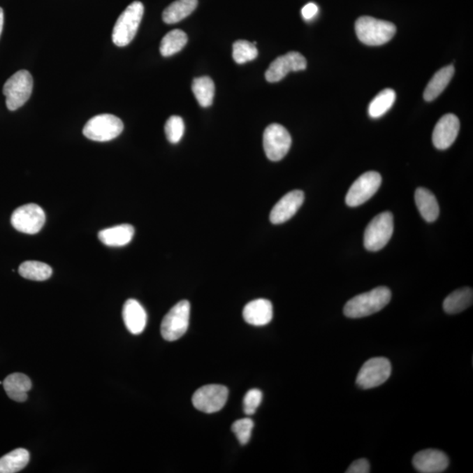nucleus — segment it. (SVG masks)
I'll return each instance as SVG.
<instances>
[{
	"instance_id": "nucleus-11",
	"label": "nucleus",
	"mask_w": 473,
	"mask_h": 473,
	"mask_svg": "<svg viewBox=\"0 0 473 473\" xmlns=\"http://www.w3.org/2000/svg\"><path fill=\"white\" fill-rule=\"evenodd\" d=\"M229 390L222 385H206L196 390L192 397L196 409L207 414L219 412L227 402Z\"/></svg>"
},
{
	"instance_id": "nucleus-34",
	"label": "nucleus",
	"mask_w": 473,
	"mask_h": 473,
	"mask_svg": "<svg viewBox=\"0 0 473 473\" xmlns=\"http://www.w3.org/2000/svg\"><path fill=\"white\" fill-rule=\"evenodd\" d=\"M347 473H368L370 472V464L365 458L358 459L349 466Z\"/></svg>"
},
{
	"instance_id": "nucleus-3",
	"label": "nucleus",
	"mask_w": 473,
	"mask_h": 473,
	"mask_svg": "<svg viewBox=\"0 0 473 473\" xmlns=\"http://www.w3.org/2000/svg\"><path fill=\"white\" fill-rule=\"evenodd\" d=\"M144 15V6L134 1L117 19L112 31V41L117 47H126L136 37Z\"/></svg>"
},
{
	"instance_id": "nucleus-22",
	"label": "nucleus",
	"mask_w": 473,
	"mask_h": 473,
	"mask_svg": "<svg viewBox=\"0 0 473 473\" xmlns=\"http://www.w3.org/2000/svg\"><path fill=\"white\" fill-rule=\"evenodd\" d=\"M454 67L447 66L441 68L431 78L423 93V98L428 102L433 101L441 94L450 84L451 78L454 75Z\"/></svg>"
},
{
	"instance_id": "nucleus-16",
	"label": "nucleus",
	"mask_w": 473,
	"mask_h": 473,
	"mask_svg": "<svg viewBox=\"0 0 473 473\" xmlns=\"http://www.w3.org/2000/svg\"><path fill=\"white\" fill-rule=\"evenodd\" d=\"M413 465L419 472L440 473L447 469L449 458L443 451L428 449L415 455Z\"/></svg>"
},
{
	"instance_id": "nucleus-6",
	"label": "nucleus",
	"mask_w": 473,
	"mask_h": 473,
	"mask_svg": "<svg viewBox=\"0 0 473 473\" xmlns=\"http://www.w3.org/2000/svg\"><path fill=\"white\" fill-rule=\"evenodd\" d=\"M393 233V217L391 212L379 214L369 223L364 234L365 249L377 252L384 248Z\"/></svg>"
},
{
	"instance_id": "nucleus-5",
	"label": "nucleus",
	"mask_w": 473,
	"mask_h": 473,
	"mask_svg": "<svg viewBox=\"0 0 473 473\" xmlns=\"http://www.w3.org/2000/svg\"><path fill=\"white\" fill-rule=\"evenodd\" d=\"M123 130L124 124L119 117L112 114H100L86 123L82 133L89 140L106 143L116 139Z\"/></svg>"
},
{
	"instance_id": "nucleus-18",
	"label": "nucleus",
	"mask_w": 473,
	"mask_h": 473,
	"mask_svg": "<svg viewBox=\"0 0 473 473\" xmlns=\"http://www.w3.org/2000/svg\"><path fill=\"white\" fill-rule=\"evenodd\" d=\"M123 319L127 330L133 335L143 333L147 326L146 310L136 300H127L123 307Z\"/></svg>"
},
{
	"instance_id": "nucleus-12",
	"label": "nucleus",
	"mask_w": 473,
	"mask_h": 473,
	"mask_svg": "<svg viewBox=\"0 0 473 473\" xmlns=\"http://www.w3.org/2000/svg\"><path fill=\"white\" fill-rule=\"evenodd\" d=\"M46 215L44 210L36 203H29L13 212L11 223L15 230L26 234H36L43 227Z\"/></svg>"
},
{
	"instance_id": "nucleus-10",
	"label": "nucleus",
	"mask_w": 473,
	"mask_h": 473,
	"mask_svg": "<svg viewBox=\"0 0 473 473\" xmlns=\"http://www.w3.org/2000/svg\"><path fill=\"white\" fill-rule=\"evenodd\" d=\"M381 175L378 172L369 171L361 175L347 192L345 203L350 207L363 205L372 198L381 187Z\"/></svg>"
},
{
	"instance_id": "nucleus-21",
	"label": "nucleus",
	"mask_w": 473,
	"mask_h": 473,
	"mask_svg": "<svg viewBox=\"0 0 473 473\" xmlns=\"http://www.w3.org/2000/svg\"><path fill=\"white\" fill-rule=\"evenodd\" d=\"M415 200L421 216L427 222L432 223L439 216V205L437 200L429 189L419 188L415 193Z\"/></svg>"
},
{
	"instance_id": "nucleus-19",
	"label": "nucleus",
	"mask_w": 473,
	"mask_h": 473,
	"mask_svg": "<svg viewBox=\"0 0 473 473\" xmlns=\"http://www.w3.org/2000/svg\"><path fill=\"white\" fill-rule=\"evenodd\" d=\"M134 228L129 224H119L99 231V239L107 247L126 246L132 241Z\"/></svg>"
},
{
	"instance_id": "nucleus-30",
	"label": "nucleus",
	"mask_w": 473,
	"mask_h": 473,
	"mask_svg": "<svg viewBox=\"0 0 473 473\" xmlns=\"http://www.w3.org/2000/svg\"><path fill=\"white\" fill-rule=\"evenodd\" d=\"M258 57L256 46L250 41L240 40L233 46V57L238 64H244Z\"/></svg>"
},
{
	"instance_id": "nucleus-28",
	"label": "nucleus",
	"mask_w": 473,
	"mask_h": 473,
	"mask_svg": "<svg viewBox=\"0 0 473 473\" xmlns=\"http://www.w3.org/2000/svg\"><path fill=\"white\" fill-rule=\"evenodd\" d=\"M396 94L392 89H386L372 100L368 107V113L372 119H378L388 112L395 103Z\"/></svg>"
},
{
	"instance_id": "nucleus-14",
	"label": "nucleus",
	"mask_w": 473,
	"mask_h": 473,
	"mask_svg": "<svg viewBox=\"0 0 473 473\" xmlns=\"http://www.w3.org/2000/svg\"><path fill=\"white\" fill-rule=\"evenodd\" d=\"M459 129H460V122L454 114H446L442 117L433 131L434 146L437 150H447L457 139Z\"/></svg>"
},
{
	"instance_id": "nucleus-8",
	"label": "nucleus",
	"mask_w": 473,
	"mask_h": 473,
	"mask_svg": "<svg viewBox=\"0 0 473 473\" xmlns=\"http://www.w3.org/2000/svg\"><path fill=\"white\" fill-rule=\"evenodd\" d=\"M391 372L392 365L388 358H370L362 365L357 376V385L363 389L377 388L388 381Z\"/></svg>"
},
{
	"instance_id": "nucleus-31",
	"label": "nucleus",
	"mask_w": 473,
	"mask_h": 473,
	"mask_svg": "<svg viewBox=\"0 0 473 473\" xmlns=\"http://www.w3.org/2000/svg\"><path fill=\"white\" fill-rule=\"evenodd\" d=\"M185 126L184 120L179 116H171L165 125V133L169 143H178L184 136Z\"/></svg>"
},
{
	"instance_id": "nucleus-15",
	"label": "nucleus",
	"mask_w": 473,
	"mask_h": 473,
	"mask_svg": "<svg viewBox=\"0 0 473 473\" xmlns=\"http://www.w3.org/2000/svg\"><path fill=\"white\" fill-rule=\"evenodd\" d=\"M305 202V193L302 191H293L286 194L276 203L270 213L272 224H279L286 222L296 215Z\"/></svg>"
},
{
	"instance_id": "nucleus-36",
	"label": "nucleus",
	"mask_w": 473,
	"mask_h": 473,
	"mask_svg": "<svg viewBox=\"0 0 473 473\" xmlns=\"http://www.w3.org/2000/svg\"><path fill=\"white\" fill-rule=\"evenodd\" d=\"M3 27H4V11L0 8V36H1Z\"/></svg>"
},
{
	"instance_id": "nucleus-23",
	"label": "nucleus",
	"mask_w": 473,
	"mask_h": 473,
	"mask_svg": "<svg viewBox=\"0 0 473 473\" xmlns=\"http://www.w3.org/2000/svg\"><path fill=\"white\" fill-rule=\"evenodd\" d=\"M198 4V0H176L164 10L162 20L169 25L181 22L195 11Z\"/></svg>"
},
{
	"instance_id": "nucleus-17",
	"label": "nucleus",
	"mask_w": 473,
	"mask_h": 473,
	"mask_svg": "<svg viewBox=\"0 0 473 473\" xmlns=\"http://www.w3.org/2000/svg\"><path fill=\"white\" fill-rule=\"evenodd\" d=\"M272 305L267 299H256L247 303L243 310L245 321L251 326H264L272 319Z\"/></svg>"
},
{
	"instance_id": "nucleus-29",
	"label": "nucleus",
	"mask_w": 473,
	"mask_h": 473,
	"mask_svg": "<svg viewBox=\"0 0 473 473\" xmlns=\"http://www.w3.org/2000/svg\"><path fill=\"white\" fill-rule=\"evenodd\" d=\"M19 272L22 277L31 281L43 282L50 278L53 270L43 262L29 261L20 265Z\"/></svg>"
},
{
	"instance_id": "nucleus-1",
	"label": "nucleus",
	"mask_w": 473,
	"mask_h": 473,
	"mask_svg": "<svg viewBox=\"0 0 473 473\" xmlns=\"http://www.w3.org/2000/svg\"><path fill=\"white\" fill-rule=\"evenodd\" d=\"M392 293L386 286H378L371 291L361 293L349 300L344 314L350 319H361L381 312L388 305Z\"/></svg>"
},
{
	"instance_id": "nucleus-25",
	"label": "nucleus",
	"mask_w": 473,
	"mask_h": 473,
	"mask_svg": "<svg viewBox=\"0 0 473 473\" xmlns=\"http://www.w3.org/2000/svg\"><path fill=\"white\" fill-rule=\"evenodd\" d=\"M29 452L25 449H16L0 458V473L19 472L29 464Z\"/></svg>"
},
{
	"instance_id": "nucleus-4",
	"label": "nucleus",
	"mask_w": 473,
	"mask_h": 473,
	"mask_svg": "<svg viewBox=\"0 0 473 473\" xmlns=\"http://www.w3.org/2000/svg\"><path fill=\"white\" fill-rule=\"evenodd\" d=\"M32 75L27 71H20L6 82L3 93L6 96V107L16 110L25 105L33 92Z\"/></svg>"
},
{
	"instance_id": "nucleus-27",
	"label": "nucleus",
	"mask_w": 473,
	"mask_h": 473,
	"mask_svg": "<svg viewBox=\"0 0 473 473\" xmlns=\"http://www.w3.org/2000/svg\"><path fill=\"white\" fill-rule=\"evenodd\" d=\"M188 43V36L184 31L175 29L166 34L161 40L160 52L162 57H168L178 53Z\"/></svg>"
},
{
	"instance_id": "nucleus-9",
	"label": "nucleus",
	"mask_w": 473,
	"mask_h": 473,
	"mask_svg": "<svg viewBox=\"0 0 473 473\" xmlns=\"http://www.w3.org/2000/svg\"><path fill=\"white\" fill-rule=\"evenodd\" d=\"M292 139L288 130L279 124H272L263 134V147L265 155L272 161L282 160L289 153Z\"/></svg>"
},
{
	"instance_id": "nucleus-24",
	"label": "nucleus",
	"mask_w": 473,
	"mask_h": 473,
	"mask_svg": "<svg viewBox=\"0 0 473 473\" xmlns=\"http://www.w3.org/2000/svg\"><path fill=\"white\" fill-rule=\"evenodd\" d=\"M473 291L471 288H462L452 292L445 298L444 310L447 314H458L472 305Z\"/></svg>"
},
{
	"instance_id": "nucleus-2",
	"label": "nucleus",
	"mask_w": 473,
	"mask_h": 473,
	"mask_svg": "<svg viewBox=\"0 0 473 473\" xmlns=\"http://www.w3.org/2000/svg\"><path fill=\"white\" fill-rule=\"evenodd\" d=\"M355 31L362 43L368 46H381L393 39L396 27L395 24L374 17L362 16L355 24Z\"/></svg>"
},
{
	"instance_id": "nucleus-35",
	"label": "nucleus",
	"mask_w": 473,
	"mask_h": 473,
	"mask_svg": "<svg viewBox=\"0 0 473 473\" xmlns=\"http://www.w3.org/2000/svg\"><path fill=\"white\" fill-rule=\"evenodd\" d=\"M317 13H319V6L315 3H309L302 9V15L303 19L306 20H312L317 15Z\"/></svg>"
},
{
	"instance_id": "nucleus-26",
	"label": "nucleus",
	"mask_w": 473,
	"mask_h": 473,
	"mask_svg": "<svg viewBox=\"0 0 473 473\" xmlns=\"http://www.w3.org/2000/svg\"><path fill=\"white\" fill-rule=\"evenodd\" d=\"M192 91L196 100L202 107H210L212 105L215 95V85L209 77L195 78L192 84Z\"/></svg>"
},
{
	"instance_id": "nucleus-32",
	"label": "nucleus",
	"mask_w": 473,
	"mask_h": 473,
	"mask_svg": "<svg viewBox=\"0 0 473 473\" xmlns=\"http://www.w3.org/2000/svg\"><path fill=\"white\" fill-rule=\"evenodd\" d=\"M254 427V421L250 419H243L236 421L231 426V430L239 440L241 445H245L250 441L252 431Z\"/></svg>"
},
{
	"instance_id": "nucleus-7",
	"label": "nucleus",
	"mask_w": 473,
	"mask_h": 473,
	"mask_svg": "<svg viewBox=\"0 0 473 473\" xmlns=\"http://www.w3.org/2000/svg\"><path fill=\"white\" fill-rule=\"evenodd\" d=\"M191 305L186 300L176 303L162 320L161 333L165 340H179L189 328Z\"/></svg>"
},
{
	"instance_id": "nucleus-33",
	"label": "nucleus",
	"mask_w": 473,
	"mask_h": 473,
	"mask_svg": "<svg viewBox=\"0 0 473 473\" xmlns=\"http://www.w3.org/2000/svg\"><path fill=\"white\" fill-rule=\"evenodd\" d=\"M262 392L260 389L249 390L244 397V411L247 416L254 415L262 402Z\"/></svg>"
},
{
	"instance_id": "nucleus-13",
	"label": "nucleus",
	"mask_w": 473,
	"mask_h": 473,
	"mask_svg": "<svg viewBox=\"0 0 473 473\" xmlns=\"http://www.w3.org/2000/svg\"><path fill=\"white\" fill-rule=\"evenodd\" d=\"M307 61L298 52H289L276 58L265 72V79L269 82H277L282 80L291 71H305Z\"/></svg>"
},
{
	"instance_id": "nucleus-20",
	"label": "nucleus",
	"mask_w": 473,
	"mask_h": 473,
	"mask_svg": "<svg viewBox=\"0 0 473 473\" xmlns=\"http://www.w3.org/2000/svg\"><path fill=\"white\" fill-rule=\"evenodd\" d=\"M3 386L10 399L23 402L27 399V392L32 388V382L27 375L15 372L5 379Z\"/></svg>"
}]
</instances>
